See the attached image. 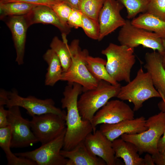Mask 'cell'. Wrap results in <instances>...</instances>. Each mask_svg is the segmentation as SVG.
<instances>
[{"label":"cell","mask_w":165,"mask_h":165,"mask_svg":"<svg viewBox=\"0 0 165 165\" xmlns=\"http://www.w3.org/2000/svg\"><path fill=\"white\" fill-rule=\"evenodd\" d=\"M11 130L9 125L0 128V146L5 153L8 165H35L34 161L16 156L11 152L10 142Z\"/></svg>","instance_id":"obj_21"},{"label":"cell","mask_w":165,"mask_h":165,"mask_svg":"<svg viewBox=\"0 0 165 165\" xmlns=\"http://www.w3.org/2000/svg\"><path fill=\"white\" fill-rule=\"evenodd\" d=\"M127 10L128 19L135 18L140 13L146 12L150 0H117Z\"/></svg>","instance_id":"obj_28"},{"label":"cell","mask_w":165,"mask_h":165,"mask_svg":"<svg viewBox=\"0 0 165 165\" xmlns=\"http://www.w3.org/2000/svg\"><path fill=\"white\" fill-rule=\"evenodd\" d=\"M162 43L164 48V52L162 55V64L165 69V38H162Z\"/></svg>","instance_id":"obj_40"},{"label":"cell","mask_w":165,"mask_h":165,"mask_svg":"<svg viewBox=\"0 0 165 165\" xmlns=\"http://www.w3.org/2000/svg\"><path fill=\"white\" fill-rule=\"evenodd\" d=\"M30 124L32 131L42 145L54 139L66 129L65 119L53 113L33 116Z\"/></svg>","instance_id":"obj_10"},{"label":"cell","mask_w":165,"mask_h":165,"mask_svg":"<svg viewBox=\"0 0 165 165\" xmlns=\"http://www.w3.org/2000/svg\"><path fill=\"white\" fill-rule=\"evenodd\" d=\"M145 165H155L152 155L148 153L146 154L144 158Z\"/></svg>","instance_id":"obj_38"},{"label":"cell","mask_w":165,"mask_h":165,"mask_svg":"<svg viewBox=\"0 0 165 165\" xmlns=\"http://www.w3.org/2000/svg\"><path fill=\"white\" fill-rule=\"evenodd\" d=\"M131 22L136 27L153 32L162 38H165V21L154 15L145 12Z\"/></svg>","instance_id":"obj_23"},{"label":"cell","mask_w":165,"mask_h":165,"mask_svg":"<svg viewBox=\"0 0 165 165\" xmlns=\"http://www.w3.org/2000/svg\"><path fill=\"white\" fill-rule=\"evenodd\" d=\"M145 118L141 116L132 119L126 120L114 124H102L100 131L112 141L125 134H136L148 129Z\"/></svg>","instance_id":"obj_15"},{"label":"cell","mask_w":165,"mask_h":165,"mask_svg":"<svg viewBox=\"0 0 165 165\" xmlns=\"http://www.w3.org/2000/svg\"><path fill=\"white\" fill-rule=\"evenodd\" d=\"M144 67L150 75L153 84L165 99V69L162 64V55L158 52H147L145 55Z\"/></svg>","instance_id":"obj_18"},{"label":"cell","mask_w":165,"mask_h":165,"mask_svg":"<svg viewBox=\"0 0 165 165\" xmlns=\"http://www.w3.org/2000/svg\"><path fill=\"white\" fill-rule=\"evenodd\" d=\"M4 106L0 105V128L9 125L8 120V110H6Z\"/></svg>","instance_id":"obj_34"},{"label":"cell","mask_w":165,"mask_h":165,"mask_svg":"<svg viewBox=\"0 0 165 165\" xmlns=\"http://www.w3.org/2000/svg\"><path fill=\"white\" fill-rule=\"evenodd\" d=\"M66 130V129L54 139L42 145L37 148L14 154L17 156L31 160L37 165H66L68 159L61 154L64 145Z\"/></svg>","instance_id":"obj_9"},{"label":"cell","mask_w":165,"mask_h":165,"mask_svg":"<svg viewBox=\"0 0 165 165\" xmlns=\"http://www.w3.org/2000/svg\"><path fill=\"white\" fill-rule=\"evenodd\" d=\"M84 143L93 155L103 160L107 165L118 164L112 146V141L108 139L100 130L88 134Z\"/></svg>","instance_id":"obj_14"},{"label":"cell","mask_w":165,"mask_h":165,"mask_svg":"<svg viewBox=\"0 0 165 165\" xmlns=\"http://www.w3.org/2000/svg\"><path fill=\"white\" fill-rule=\"evenodd\" d=\"M105 1L80 0L79 10L83 14L98 21L99 14Z\"/></svg>","instance_id":"obj_27"},{"label":"cell","mask_w":165,"mask_h":165,"mask_svg":"<svg viewBox=\"0 0 165 165\" xmlns=\"http://www.w3.org/2000/svg\"><path fill=\"white\" fill-rule=\"evenodd\" d=\"M124 7L117 0H105L98 18L100 28L99 41L125 24L126 20L120 14Z\"/></svg>","instance_id":"obj_13"},{"label":"cell","mask_w":165,"mask_h":165,"mask_svg":"<svg viewBox=\"0 0 165 165\" xmlns=\"http://www.w3.org/2000/svg\"><path fill=\"white\" fill-rule=\"evenodd\" d=\"M134 52V48L112 43L101 51L106 57V69L116 81H131V71L136 61Z\"/></svg>","instance_id":"obj_2"},{"label":"cell","mask_w":165,"mask_h":165,"mask_svg":"<svg viewBox=\"0 0 165 165\" xmlns=\"http://www.w3.org/2000/svg\"><path fill=\"white\" fill-rule=\"evenodd\" d=\"M60 2V0H0V3L21 2L37 5H46L50 7Z\"/></svg>","instance_id":"obj_33"},{"label":"cell","mask_w":165,"mask_h":165,"mask_svg":"<svg viewBox=\"0 0 165 165\" xmlns=\"http://www.w3.org/2000/svg\"><path fill=\"white\" fill-rule=\"evenodd\" d=\"M83 92V88L81 85L75 82L68 83L63 93L61 107L67 111L66 130L63 148L64 150L73 149L84 142L87 136L93 132L91 123L82 119L78 110V97Z\"/></svg>","instance_id":"obj_1"},{"label":"cell","mask_w":165,"mask_h":165,"mask_svg":"<svg viewBox=\"0 0 165 165\" xmlns=\"http://www.w3.org/2000/svg\"><path fill=\"white\" fill-rule=\"evenodd\" d=\"M63 40L55 36L50 44V49L56 53L61 62L63 72H66L70 67L72 62L69 46L66 35H62Z\"/></svg>","instance_id":"obj_25"},{"label":"cell","mask_w":165,"mask_h":165,"mask_svg":"<svg viewBox=\"0 0 165 165\" xmlns=\"http://www.w3.org/2000/svg\"><path fill=\"white\" fill-rule=\"evenodd\" d=\"M152 156L155 164L165 165V155L159 152Z\"/></svg>","instance_id":"obj_35"},{"label":"cell","mask_w":165,"mask_h":165,"mask_svg":"<svg viewBox=\"0 0 165 165\" xmlns=\"http://www.w3.org/2000/svg\"><path fill=\"white\" fill-rule=\"evenodd\" d=\"M13 37L16 53V61L19 65L24 63L27 31L29 26L25 15L9 16L6 22Z\"/></svg>","instance_id":"obj_17"},{"label":"cell","mask_w":165,"mask_h":165,"mask_svg":"<svg viewBox=\"0 0 165 165\" xmlns=\"http://www.w3.org/2000/svg\"><path fill=\"white\" fill-rule=\"evenodd\" d=\"M50 7L62 21L67 24L68 18L72 8L65 3L61 2L53 4Z\"/></svg>","instance_id":"obj_31"},{"label":"cell","mask_w":165,"mask_h":165,"mask_svg":"<svg viewBox=\"0 0 165 165\" xmlns=\"http://www.w3.org/2000/svg\"><path fill=\"white\" fill-rule=\"evenodd\" d=\"M73 9L79 10L80 0H60Z\"/></svg>","instance_id":"obj_36"},{"label":"cell","mask_w":165,"mask_h":165,"mask_svg":"<svg viewBox=\"0 0 165 165\" xmlns=\"http://www.w3.org/2000/svg\"><path fill=\"white\" fill-rule=\"evenodd\" d=\"M81 28L89 37L98 40L100 35V28L98 21L83 14Z\"/></svg>","instance_id":"obj_29"},{"label":"cell","mask_w":165,"mask_h":165,"mask_svg":"<svg viewBox=\"0 0 165 165\" xmlns=\"http://www.w3.org/2000/svg\"><path fill=\"white\" fill-rule=\"evenodd\" d=\"M43 57L48 65L45 85L53 86L61 80L63 71L61 62L56 53L51 49L48 50Z\"/></svg>","instance_id":"obj_22"},{"label":"cell","mask_w":165,"mask_h":165,"mask_svg":"<svg viewBox=\"0 0 165 165\" xmlns=\"http://www.w3.org/2000/svg\"><path fill=\"white\" fill-rule=\"evenodd\" d=\"M19 108L14 106L8 109V122L11 130L12 148L26 147L38 142L31 130L30 121L22 116Z\"/></svg>","instance_id":"obj_11"},{"label":"cell","mask_w":165,"mask_h":165,"mask_svg":"<svg viewBox=\"0 0 165 165\" xmlns=\"http://www.w3.org/2000/svg\"><path fill=\"white\" fill-rule=\"evenodd\" d=\"M121 86L120 84L113 85L101 80L95 88L83 92L77 103L78 110L82 119L91 123L96 112L110 99L116 97Z\"/></svg>","instance_id":"obj_3"},{"label":"cell","mask_w":165,"mask_h":165,"mask_svg":"<svg viewBox=\"0 0 165 165\" xmlns=\"http://www.w3.org/2000/svg\"><path fill=\"white\" fill-rule=\"evenodd\" d=\"M116 158H121L125 165H145L144 158L140 157L137 148L132 143L122 138L112 141Z\"/></svg>","instance_id":"obj_20"},{"label":"cell","mask_w":165,"mask_h":165,"mask_svg":"<svg viewBox=\"0 0 165 165\" xmlns=\"http://www.w3.org/2000/svg\"><path fill=\"white\" fill-rule=\"evenodd\" d=\"M134 112L122 100H114L108 101L96 112L92 120L93 132L95 131L96 127L99 124H114L134 119Z\"/></svg>","instance_id":"obj_12"},{"label":"cell","mask_w":165,"mask_h":165,"mask_svg":"<svg viewBox=\"0 0 165 165\" xmlns=\"http://www.w3.org/2000/svg\"><path fill=\"white\" fill-rule=\"evenodd\" d=\"M29 26L35 24H50L57 28L62 35H67L71 28L62 21L49 6L38 5L25 15Z\"/></svg>","instance_id":"obj_16"},{"label":"cell","mask_w":165,"mask_h":165,"mask_svg":"<svg viewBox=\"0 0 165 165\" xmlns=\"http://www.w3.org/2000/svg\"><path fill=\"white\" fill-rule=\"evenodd\" d=\"M158 148L159 152L165 155V130L163 136L161 137L159 141Z\"/></svg>","instance_id":"obj_37"},{"label":"cell","mask_w":165,"mask_h":165,"mask_svg":"<svg viewBox=\"0 0 165 165\" xmlns=\"http://www.w3.org/2000/svg\"><path fill=\"white\" fill-rule=\"evenodd\" d=\"M69 46L71 63L68 70L63 72L61 80L81 85L83 92L95 88L99 80L92 75L86 66V58L89 54L88 51L86 49L81 50L77 39L72 40Z\"/></svg>","instance_id":"obj_7"},{"label":"cell","mask_w":165,"mask_h":165,"mask_svg":"<svg viewBox=\"0 0 165 165\" xmlns=\"http://www.w3.org/2000/svg\"><path fill=\"white\" fill-rule=\"evenodd\" d=\"M122 101L133 103V110H139L143 103L153 97L161 98V95L154 87L151 76L141 68L136 77L126 85L121 86L116 97Z\"/></svg>","instance_id":"obj_6"},{"label":"cell","mask_w":165,"mask_h":165,"mask_svg":"<svg viewBox=\"0 0 165 165\" xmlns=\"http://www.w3.org/2000/svg\"><path fill=\"white\" fill-rule=\"evenodd\" d=\"M83 13L79 10L72 9L68 17L67 24L71 28H81Z\"/></svg>","instance_id":"obj_32"},{"label":"cell","mask_w":165,"mask_h":165,"mask_svg":"<svg viewBox=\"0 0 165 165\" xmlns=\"http://www.w3.org/2000/svg\"><path fill=\"white\" fill-rule=\"evenodd\" d=\"M86 62L88 70L97 79L104 80L113 85L119 84L108 73L106 68V60L99 57H94L88 54L86 58Z\"/></svg>","instance_id":"obj_24"},{"label":"cell","mask_w":165,"mask_h":165,"mask_svg":"<svg viewBox=\"0 0 165 165\" xmlns=\"http://www.w3.org/2000/svg\"><path fill=\"white\" fill-rule=\"evenodd\" d=\"M51 98L38 99L34 96L26 97L20 96L14 89L7 91L2 89L0 91V105H6L7 108L17 106L24 108L32 117L48 113L57 114L66 119V113L55 106Z\"/></svg>","instance_id":"obj_5"},{"label":"cell","mask_w":165,"mask_h":165,"mask_svg":"<svg viewBox=\"0 0 165 165\" xmlns=\"http://www.w3.org/2000/svg\"><path fill=\"white\" fill-rule=\"evenodd\" d=\"M61 154L68 159L66 165H107L102 159L92 154L84 142L70 150L63 149L61 151Z\"/></svg>","instance_id":"obj_19"},{"label":"cell","mask_w":165,"mask_h":165,"mask_svg":"<svg viewBox=\"0 0 165 165\" xmlns=\"http://www.w3.org/2000/svg\"><path fill=\"white\" fill-rule=\"evenodd\" d=\"M162 39L153 32L134 26L128 20L121 27L118 36L121 45L133 48L141 45L156 50L162 55L164 52Z\"/></svg>","instance_id":"obj_8"},{"label":"cell","mask_w":165,"mask_h":165,"mask_svg":"<svg viewBox=\"0 0 165 165\" xmlns=\"http://www.w3.org/2000/svg\"><path fill=\"white\" fill-rule=\"evenodd\" d=\"M146 12L165 21V0H150Z\"/></svg>","instance_id":"obj_30"},{"label":"cell","mask_w":165,"mask_h":165,"mask_svg":"<svg viewBox=\"0 0 165 165\" xmlns=\"http://www.w3.org/2000/svg\"><path fill=\"white\" fill-rule=\"evenodd\" d=\"M162 99V100L158 103V106L161 111L164 112L165 111V99Z\"/></svg>","instance_id":"obj_39"},{"label":"cell","mask_w":165,"mask_h":165,"mask_svg":"<svg viewBox=\"0 0 165 165\" xmlns=\"http://www.w3.org/2000/svg\"><path fill=\"white\" fill-rule=\"evenodd\" d=\"M38 5L21 2L0 3V19L7 16L24 15Z\"/></svg>","instance_id":"obj_26"},{"label":"cell","mask_w":165,"mask_h":165,"mask_svg":"<svg viewBox=\"0 0 165 165\" xmlns=\"http://www.w3.org/2000/svg\"><path fill=\"white\" fill-rule=\"evenodd\" d=\"M148 129L136 134H125L121 136L124 140L133 144L139 155L144 153L153 155L159 152L158 145L165 130V112L161 111L146 120Z\"/></svg>","instance_id":"obj_4"}]
</instances>
